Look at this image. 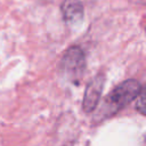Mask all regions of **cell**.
<instances>
[{
  "label": "cell",
  "mask_w": 146,
  "mask_h": 146,
  "mask_svg": "<svg viewBox=\"0 0 146 146\" xmlns=\"http://www.w3.org/2000/svg\"><path fill=\"white\" fill-rule=\"evenodd\" d=\"M140 87V83L135 79H129L121 82L106 96L98 114L104 117L115 114L125 105L136 99Z\"/></svg>",
  "instance_id": "6da1fadb"
},
{
  "label": "cell",
  "mask_w": 146,
  "mask_h": 146,
  "mask_svg": "<svg viewBox=\"0 0 146 146\" xmlns=\"http://www.w3.org/2000/svg\"><path fill=\"white\" fill-rule=\"evenodd\" d=\"M86 70V56L80 47L68 48L60 62V71L65 79L78 84Z\"/></svg>",
  "instance_id": "7a4b0ae2"
},
{
  "label": "cell",
  "mask_w": 146,
  "mask_h": 146,
  "mask_svg": "<svg viewBox=\"0 0 146 146\" xmlns=\"http://www.w3.org/2000/svg\"><path fill=\"white\" fill-rule=\"evenodd\" d=\"M104 83H105V76L100 73L97 74L95 78H92V80L88 83L84 91V97L82 100V107L86 113H90L97 107L100 99Z\"/></svg>",
  "instance_id": "3957f363"
},
{
  "label": "cell",
  "mask_w": 146,
  "mask_h": 146,
  "mask_svg": "<svg viewBox=\"0 0 146 146\" xmlns=\"http://www.w3.org/2000/svg\"><path fill=\"white\" fill-rule=\"evenodd\" d=\"M64 21L70 25H78L83 19V5L80 0H64L62 3Z\"/></svg>",
  "instance_id": "277c9868"
},
{
  "label": "cell",
  "mask_w": 146,
  "mask_h": 146,
  "mask_svg": "<svg viewBox=\"0 0 146 146\" xmlns=\"http://www.w3.org/2000/svg\"><path fill=\"white\" fill-rule=\"evenodd\" d=\"M136 110L146 115V83L140 87V90L136 97Z\"/></svg>",
  "instance_id": "5b68a950"
},
{
  "label": "cell",
  "mask_w": 146,
  "mask_h": 146,
  "mask_svg": "<svg viewBox=\"0 0 146 146\" xmlns=\"http://www.w3.org/2000/svg\"><path fill=\"white\" fill-rule=\"evenodd\" d=\"M143 146H146V135L144 136V139H143Z\"/></svg>",
  "instance_id": "8992f818"
}]
</instances>
